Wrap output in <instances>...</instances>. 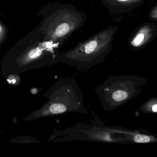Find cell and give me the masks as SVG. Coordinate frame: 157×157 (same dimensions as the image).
<instances>
[{"mask_svg": "<svg viewBox=\"0 0 157 157\" xmlns=\"http://www.w3.org/2000/svg\"><path fill=\"white\" fill-rule=\"evenodd\" d=\"M128 94L123 90H119L114 91L112 94V99L116 102L123 101L127 98Z\"/></svg>", "mask_w": 157, "mask_h": 157, "instance_id": "4", "label": "cell"}, {"mask_svg": "<svg viewBox=\"0 0 157 157\" xmlns=\"http://www.w3.org/2000/svg\"><path fill=\"white\" fill-rule=\"evenodd\" d=\"M152 110L154 112H157V104L154 105L152 108Z\"/></svg>", "mask_w": 157, "mask_h": 157, "instance_id": "8", "label": "cell"}, {"mask_svg": "<svg viewBox=\"0 0 157 157\" xmlns=\"http://www.w3.org/2000/svg\"><path fill=\"white\" fill-rule=\"evenodd\" d=\"M6 34V29L2 24L0 23V43L2 42Z\"/></svg>", "mask_w": 157, "mask_h": 157, "instance_id": "6", "label": "cell"}, {"mask_svg": "<svg viewBox=\"0 0 157 157\" xmlns=\"http://www.w3.org/2000/svg\"><path fill=\"white\" fill-rule=\"evenodd\" d=\"M112 34L108 29L79 44L63 56L64 61L81 68L96 64L109 52Z\"/></svg>", "mask_w": 157, "mask_h": 157, "instance_id": "1", "label": "cell"}, {"mask_svg": "<svg viewBox=\"0 0 157 157\" xmlns=\"http://www.w3.org/2000/svg\"><path fill=\"white\" fill-rule=\"evenodd\" d=\"M53 49L54 45L51 42H42L29 49L23 55L22 60L27 64L42 61V60H46V56L54 59Z\"/></svg>", "mask_w": 157, "mask_h": 157, "instance_id": "2", "label": "cell"}, {"mask_svg": "<svg viewBox=\"0 0 157 157\" xmlns=\"http://www.w3.org/2000/svg\"><path fill=\"white\" fill-rule=\"evenodd\" d=\"M134 140L136 143H147L151 141V138L147 135H137L135 136Z\"/></svg>", "mask_w": 157, "mask_h": 157, "instance_id": "5", "label": "cell"}, {"mask_svg": "<svg viewBox=\"0 0 157 157\" xmlns=\"http://www.w3.org/2000/svg\"><path fill=\"white\" fill-rule=\"evenodd\" d=\"M144 39V35L143 34H139L136 36L134 39V42L135 44H139L142 42Z\"/></svg>", "mask_w": 157, "mask_h": 157, "instance_id": "7", "label": "cell"}, {"mask_svg": "<svg viewBox=\"0 0 157 157\" xmlns=\"http://www.w3.org/2000/svg\"><path fill=\"white\" fill-rule=\"evenodd\" d=\"M69 16V14H65L62 17H57L58 19L55 18L53 29H50L49 34H48L50 35L51 39L57 40L64 37L75 28V22L70 18L71 15L67 19Z\"/></svg>", "mask_w": 157, "mask_h": 157, "instance_id": "3", "label": "cell"}]
</instances>
